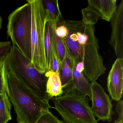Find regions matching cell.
Masks as SVG:
<instances>
[{"label": "cell", "instance_id": "6da1fadb", "mask_svg": "<svg viewBox=\"0 0 123 123\" xmlns=\"http://www.w3.org/2000/svg\"><path fill=\"white\" fill-rule=\"evenodd\" d=\"M59 23L68 29L62 40L67 56L70 62L84 64L83 73L91 83L96 82L105 73L106 68L99 53L98 40L95 35L94 25L85 24L82 20H70L62 18Z\"/></svg>", "mask_w": 123, "mask_h": 123}, {"label": "cell", "instance_id": "7a4b0ae2", "mask_svg": "<svg viewBox=\"0 0 123 123\" xmlns=\"http://www.w3.org/2000/svg\"><path fill=\"white\" fill-rule=\"evenodd\" d=\"M8 72L22 84L32 91L41 100L47 103L50 100L47 92V77L38 72L31 61L12 44L5 58Z\"/></svg>", "mask_w": 123, "mask_h": 123}, {"label": "cell", "instance_id": "3957f363", "mask_svg": "<svg viewBox=\"0 0 123 123\" xmlns=\"http://www.w3.org/2000/svg\"><path fill=\"white\" fill-rule=\"evenodd\" d=\"M7 81L9 98L18 123H36L44 111L52 108L49 103L41 100L8 71Z\"/></svg>", "mask_w": 123, "mask_h": 123}, {"label": "cell", "instance_id": "277c9868", "mask_svg": "<svg viewBox=\"0 0 123 123\" xmlns=\"http://www.w3.org/2000/svg\"><path fill=\"white\" fill-rule=\"evenodd\" d=\"M55 109L65 123H98L89 105L88 98L69 88L52 98Z\"/></svg>", "mask_w": 123, "mask_h": 123}, {"label": "cell", "instance_id": "5b68a950", "mask_svg": "<svg viewBox=\"0 0 123 123\" xmlns=\"http://www.w3.org/2000/svg\"><path fill=\"white\" fill-rule=\"evenodd\" d=\"M31 9L29 2L16 8L8 18L7 34L13 45L31 61Z\"/></svg>", "mask_w": 123, "mask_h": 123}, {"label": "cell", "instance_id": "8992f818", "mask_svg": "<svg viewBox=\"0 0 123 123\" xmlns=\"http://www.w3.org/2000/svg\"><path fill=\"white\" fill-rule=\"evenodd\" d=\"M31 9V63L42 74L47 72L44 49V36L46 22L45 12L42 0H28Z\"/></svg>", "mask_w": 123, "mask_h": 123}, {"label": "cell", "instance_id": "52a82bcc", "mask_svg": "<svg viewBox=\"0 0 123 123\" xmlns=\"http://www.w3.org/2000/svg\"><path fill=\"white\" fill-rule=\"evenodd\" d=\"M92 106L91 111L98 121H107L111 122L113 105L109 96L105 92L102 86L96 82L91 83Z\"/></svg>", "mask_w": 123, "mask_h": 123}, {"label": "cell", "instance_id": "ba28073f", "mask_svg": "<svg viewBox=\"0 0 123 123\" xmlns=\"http://www.w3.org/2000/svg\"><path fill=\"white\" fill-rule=\"evenodd\" d=\"M111 31L109 43L117 58L123 59V0H121L111 21Z\"/></svg>", "mask_w": 123, "mask_h": 123}, {"label": "cell", "instance_id": "9c48e42d", "mask_svg": "<svg viewBox=\"0 0 123 123\" xmlns=\"http://www.w3.org/2000/svg\"><path fill=\"white\" fill-rule=\"evenodd\" d=\"M57 25L50 22L46 23L44 36V49L47 72H59V62L55 43V30Z\"/></svg>", "mask_w": 123, "mask_h": 123}, {"label": "cell", "instance_id": "30bf717a", "mask_svg": "<svg viewBox=\"0 0 123 123\" xmlns=\"http://www.w3.org/2000/svg\"><path fill=\"white\" fill-rule=\"evenodd\" d=\"M123 59L117 58L107 78L108 91L112 100L118 101L123 96Z\"/></svg>", "mask_w": 123, "mask_h": 123}, {"label": "cell", "instance_id": "8fae6325", "mask_svg": "<svg viewBox=\"0 0 123 123\" xmlns=\"http://www.w3.org/2000/svg\"><path fill=\"white\" fill-rule=\"evenodd\" d=\"M88 5L97 11L101 19L110 22L117 8L116 0H88Z\"/></svg>", "mask_w": 123, "mask_h": 123}, {"label": "cell", "instance_id": "7c38bea8", "mask_svg": "<svg viewBox=\"0 0 123 123\" xmlns=\"http://www.w3.org/2000/svg\"><path fill=\"white\" fill-rule=\"evenodd\" d=\"M70 62L73 69V84L70 88L75 89L84 96H87L91 100V83L86 77L83 73L80 72L77 70L74 64Z\"/></svg>", "mask_w": 123, "mask_h": 123}, {"label": "cell", "instance_id": "4fadbf2b", "mask_svg": "<svg viewBox=\"0 0 123 123\" xmlns=\"http://www.w3.org/2000/svg\"><path fill=\"white\" fill-rule=\"evenodd\" d=\"M45 12L46 23L50 22L57 25L62 16L57 0H42Z\"/></svg>", "mask_w": 123, "mask_h": 123}, {"label": "cell", "instance_id": "5bb4252c", "mask_svg": "<svg viewBox=\"0 0 123 123\" xmlns=\"http://www.w3.org/2000/svg\"><path fill=\"white\" fill-rule=\"evenodd\" d=\"M45 75L47 77V92L49 99L62 95L63 91L59 72L49 71L45 73Z\"/></svg>", "mask_w": 123, "mask_h": 123}, {"label": "cell", "instance_id": "9a60e30c", "mask_svg": "<svg viewBox=\"0 0 123 123\" xmlns=\"http://www.w3.org/2000/svg\"><path fill=\"white\" fill-rule=\"evenodd\" d=\"M63 93L71 87L73 84V69L71 62L67 56L59 71Z\"/></svg>", "mask_w": 123, "mask_h": 123}, {"label": "cell", "instance_id": "2e32d148", "mask_svg": "<svg viewBox=\"0 0 123 123\" xmlns=\"http://www.w3.org/2000/svg\"><path fill=\"white\" fill-rule=\"evenodd\" d=\"M11 104L7 94L0 93V123H7L12 119Z\"/></svg>", "mask_w": 123, "mask_h": 123}, {"label": "cell", "instance_id": "e0dca14e", "mask_svg": "<svg viewBox=\"0 0 123 123\" xmlns=\"http://www.w3.org/2000/svg\"><path fill=\"white\" fill-rule=\"evenodd\" d=\"M83 22L88 25H94L101 19L100 16L97 11L91 6H88L82 10Z\"/></svg>", "mask_w": 123, "mask_h": 123}, {"label": "cell", "instance_id": "ac0fdd59", "mask_svg": "<svg viewBox=\"0 0 123 123\" xmlns=\"http://www.w3.org/2000/svg\"><path fill=\"white\" fill-rule=\"evenodd\" d=\"M5 58L0 60V93H6L9 96L8 86V71L6 64Z\"/></svg>", "mask_w": 123, "mask_h": 123}, {"label": "cell", "instance_id": "d6986e66", "mask_svg": "<svg viewBox=\"0 0 123 123\" xmlns=\"http://www.w3.org/2000/svg\"><path fill=\"white\" fill-rule=\"evenodd\" d=\"M55 43L57 56L59 62L60 69L65 59L67 57L66 48L62 39L57 36L55 34ZM60 70V69H59Z\"/></svg>", "mask_w": 123, "mask_h": 123}, {"label": "cell", "instance_id": "ffe728a7", "mask_svg": "<svg viewBox=\"0 0 123 123\" xmlns=\"http://www.w3.org/2000/svg\"><path fill=\"white\" fill-rule=\"evenodd\" d=\"M36 123H65L54 116L49 110L44 111Z\"/></svg>", "mask_w": 123, "mask_h": 123}, {"label": "cell", "instance_id": "44dd1931", "mask_svg": "<svg viewBox=\"0 0 123 123\" xmlns=\"http://www.w3.org/2000/svg\"><path fill=\"white\" fill-rule=\"evenodd\" d=\"M11 46L10 41L0 42V60L5 58L10 52Z\"/></svg>", "mask_w": 123, "mask_h": 123}, {"label": "cell", "instance_id": "7402d4cb", "mask_svg": "<svg viewBox=\"0 0 123 123\" xmlns=\"http://www.w3.org/2000/svg\"><path fill=\"white\" fill-rule=\"evenodd\" d=\"M55 33L57 36L62 39L67 37L68 34V29L64 25L59 23L55 29Z\"/></svg>", "mask_w": 123, "mask_h": 123}, {"label": "cell", "instance_id": "603a6c76", "mask_svg": "<svg viewBox=\"0 0 123 123\" xmlns=\"http://www.w3.org/2000/svg\"><path fill=\"white\" fill-rule=\"evenodd\" d=\"M116 110L118 115V119L123 120V100H120L118 101Z\"/></svg>", "mask_w": 123, "mask_h": 123}, {"label": "cell", "instance_id": "cb8c5ba5", "mask_svg": "<svg viewBox=\"0 0 123 123\" xmlns=\"http://www.w3.org/2000/svg\"><path fill=\"white\" fill-rule=\"evenodd\" d=\"M74 64L75 65V68L77 70H78L80 72H83L84 69V64L83 62H77L76 64H75V63H74Z\"/></svg>", "mask_w": 123, "mask_h": 123}, {"label": "cell", "instance_id": "d4e9b609", "mask_svg": "<svg viewBox=\"0 0 123 123\" xmlns=\"http://www.w3.org/2000/svg\"><path fill=\"white\" fill-rule=\"evenodd\" d=\"M3 20L2 17L0 15V30L2 28Z\"/></svg>", "mask_w": 123, "mask_h": 123}, {"label": "cell", "instance_id": "484cf974", "mask_svg": "<svg viewBox=\"0 0 123 123\" xmlns=\"http://www.w3.org/2000/svg\"><path fill=\"white\" fill-rule=\"evenodd\" d=\"M114 123H123V120H122V119H120L118 118V119H117L114 121Z\"/></svg>", "mask_w": 123, "mask_h": 123}]
</instances>
